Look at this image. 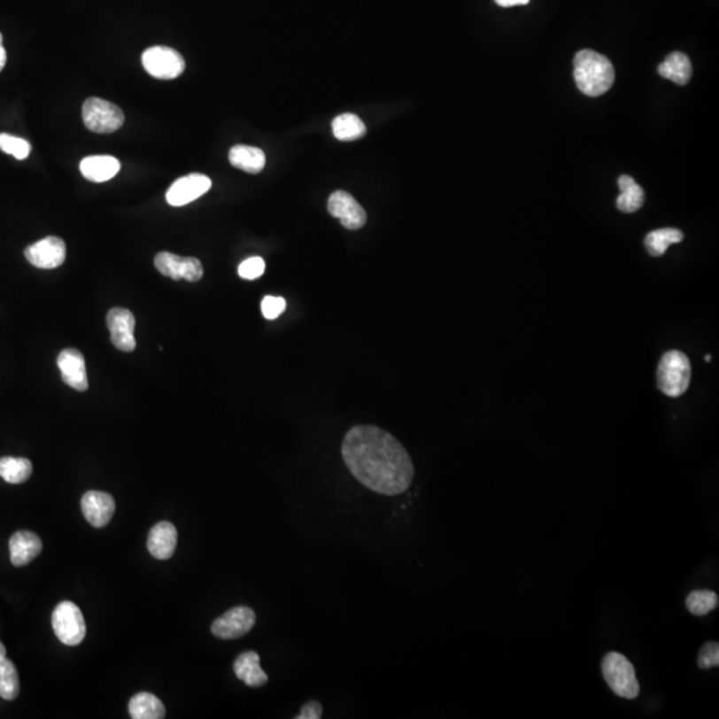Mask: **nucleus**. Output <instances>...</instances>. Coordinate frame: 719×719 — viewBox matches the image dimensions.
Here are the masks:
<instances>
[{"mask_svg": "<svg viewBox=\"0 0 719 719\" xmlns=\"http://www.w3.org/2000/svg\"><path fill=\"white\" fill-rule=\"evenodd\" d=\"M684 240V234L676 228H662L655 229V231L647 234L645 239V247L650 255L658 258V256L665 255L666 250L671 244H676Z\"/></svg>", "mask_w": 719, "mask_h": 719, "instance_id": "nucleus-26", "label": "nucleus"}, {"mask_svg": "<svg viewBox=\"0 0 719 719\" xmlns=\"http://www.w3.org/2000/svg\"><path fill=\"white\" fill-rule=\"evenodd\" d=\"M7 63V52L4 47V36L0 34V73L4 70Z\"/></svg>", "mask_w": 719, "mask_h": 719, "instance_id": "nucleus-35", "label": "nucleus"}, {"mask_svg": "<svg viewBox=\"0 0 719 719\" xmlns=\"http://www.w3.org/2000/svg\"><path fill=\"white\" fill-rule=\"evenodd\" d=\"M0 150L10 153L18 160H25L31 152V144L27 140L12 136L9 134L0 135Z\"/></svg>", "mask_w": 719, "mask_h": 719, "instance_id": "nucleus-29", "label": "nucleus"}, {"mask_svg": "<svg viewBox=\"0 0 719 719\" xmlns=\"http://www.w3.org/2000/svg\"><path fill=\"white\" fill-rule=\"evenodd\" d=\"M213 187L210 177L202 174H191L180 177L169 187L166 202L172 207H183L207 194Z\"/></svg>", "mask_w": 719, "mask_h": 719, "instance_id": "nucleus-10", "label": "nucleus"}, {"mask_svg": "<svg viewBox=\"0 0 719 719\" xmlns=\"http://www.w3.org/2000/svg\"><path fill=\"white\" fill-rule=\"evenodd\" d=\"M229 161L235 168L256 174L263 171L267 158L266 153L260 148L239 144L229 151Z\"/></svg>", "mask_w": 719, "mask_h": 719, "instance_id": "nucleus-20", "label": "nucleus"}, {"mask_svg": "<svg viewBox=\"0 0 719 719\" xmlns=\"http://www.w3.org/2000/svg\"><path fill=\"white\" fill-rule=\"evenodd\" d=\"M52 628L55 636L67 646H76L83 642L87 628L83 613L78 605L71 601H63L55 607L52 613Z\"/></svg>", "mask_w": 719, "mask_h": 719, "instance_id": "nucleus-5", "label": "nucleus"}, {"mask_svg": "<svg viewBox=\"0 0 719 719\" xmlns=\"http://www.w3.org/2000/svg\"><path fill=\"white\" fill-rule=\"evenodd\" d=\"M287 308V301L279 296H266L261 301V312L268 320H274Z\"/></svg>", "mask_w": 719, "mask_h": 719, "instance_id": "nucleus-32", "label": "nucleus"}, {"mask_svg": "<svg viewBox=\"0 0 719 719\" xmlns=\"http://www.w3.org/2000/svg\"><path fill=\"white\" fill-rule=\"evenodd\" d=\"M155 267L163 276L171 277L174 282L184 279L197 282L205 274L203 264L197 258H180L171 252H160L156 255Z\"/></svg>", "mask_w": 719, "mask_h": 719, "instance_id": "nucleus-9", "label": "nucleus"}, {"mask_svg": "<svg viewBox=\"0 0 719 719\" xmlns=\"http://www.w3.org/2000/svg\"><path fill=\"white\" fill-rule=\"evenodd\" d=\"M658 388L669 398H679L686 392L692 380V366L681 351H669L661 359L657 372Z\"/></svg>", "mask_w": 719, "mask_h": 719, "instance_id": "nucleus-3", "label": "nucleus"}, {"mask_svg": "<svg viewBox=\"0 0 719 719\" xmlns=\"http://www.w3.org/2000/svg\"><path fill=\"white\" fill-rule=\"evenodd\" d=\"M33 475L30 460L22 457H2L0 459V477L9 483H26Z\"/></svg>", "mask_w": 719, "mask_h": 719, "instance_id": "nucleus-25", "label": "nucleus"}, {"mask_svg": "<svg viewBox=\"0 0 719 719\" xmlns=\"http://www.w3.org/2000/svg\"><path fill=\"white\" fill-rule=\"evenodd\" d=\"M177 545V530L168 521H161L151 529L147 548L151 556L158 560H168L174 556Z\"/></svg>", "mask_w": 719, "mask_h": 719, "instance_id": "nucleus-16", "label": "nucleus"}, {"mask_svg": "<svg viewBox=\"0 0 719 719\" xmlns=\"http://www.w3.org/2000/svg\"><path fill=\"white\" fill-rule=\"evenodd\" d=\"M81 512L94 528H103L113 517L115 499L104 491H87L81 499Z\"/></svg>", "mask_w": 719, "mask_h": 719, "instance_id": "nucleus-15", "label": "nucleus"}, {"mask_svg": "<svg viewBox=\"0 0 719 719\" xmlns=\"http://www.w3.org/2000/svg\"><path fill=\"white\" fill-rule=\"evenodd\" d=\"M602 674L612 692L618 697L634 700L639 694V682L637 679L633 663L617 652L607 653L602 661Z\"/></svg>", "mask_w": 719, "mask_h": 719, "instance_id": "nucleus-4", "label": "nucleus"}, {"mask_svg": "<svg viewBox=\"0 0 719 719\" xmlns=\"http://www.w3.org/2000/svg\"><path fill=\"white\" fill-rule=\"evenodd\" d=\"M719 665V644L718 642H707L703 645L698 655V666L703 670L716 668Z\"/></svg>", "mask_w": 719, "mask_h": 719, "instance_id": "nucleus-30", "label": "nucleus"}, {"mask_svg": "<svg viewBox=\"0 0 719 719\" xmlns=\"http://www.w3.org/2000/svg\"><path fill=\"white\" fill-rule=\"evenodd\" d=\"M349 472L369 491L398 496L414 483V467L403 444L382 428L356 425L341 445Z\"/></svg>", "mask_w": 719, "mask_h": 719, "instance_id": "nucleus-1", "label": "nucleus"}, {"mask_svg": "<svg viewBox=\"0 0 719 719\" xmlns=\"http://www.w3.org/2000/svg\"><path fill=\"white\" fill-rule=\"evenodd\" d=\"M63 382L73 390L84 392L89 390L86 360L78 349L67 348L60 352L57 360Z\"/></svg>", "mask_w": 719, "mask_h": 719, "instance_id": "nucleus-14", "label": "nucleus"}, {"mask_svg": "<svg viewBox=\"0 0 719 719\" xmlns=\"http://www.w3.org/2000/svg\"><path fill=\"white\" fill-rule=\"evenodd\" d=\"M128 708L134 719H161L166 716L163 702L151 692H137L129 700Z\"/></svg>", "mask_w": 719, "mask_h": 719, "instance_id": "nucleus-23", "label": "nucleus"}, {"mask_svg": "<svg viewBox=\"0 0 719 719\" xmlns=\"http://www.w3.org/2000/svg\"><path fill=\"white\" fill-rule=\"evenodd\" d=\"M234 671L240 681L251 687H261L268 682V676L261 669L260 657L256 652H245L236 658Z\"/></svg>", "mask_w": 719, "mask_h": 719, "instance_id": "nucleus-19", "label": "nucleus"}, {"mask_svg": "<svg viewBox=\"0 0 719 719\" xmlns=\"http://www.w3.org/2000/svg\"><path fill=\"white\" fill-rule=\"evenodd\" d=\"M658 73L679 86L689 83L692 75V66L689 57L684 52H673L658 67Z\"/></svg>", "mask_w": 719, "mask_h": 719, "instance_id": "nucleus-21", "label": "nucleus"}, {"mask_svg": "<svg viewBox=\"0 0 719 719\" xmlns=\"http://www.w3.org/2000/svg\"><path fill=\"white\" fill-rule=\"evenodd\" d=\"M494 2L501 7H514L525 6L530 0H494Z\"/></svg>", "mask_w": 719, "mask_h": 719, "instance_id": "nucleus-34", "label": "nucleus"}, {"mask_svg": "<svg viewBox=\"0 0 719 719\" xmlns=\"http://www.w3.org/2000/svg\"><path fill=\"white\" fill-rule=\"evenodd\" d=\"M615 78V67L604 55L591 50L576 55L575 81L583 94L601 97L612 89Z\"/></svg>", "mask_w": 719, "mask_h": 719, "instance_id": "nucleus-2", "label": "nucleus"}, {"mask_svg": "<svg viewBox=\"0 0 719 719\" xmlns=\"http://www.w3.org/2000/svg\"><path fill=\"white\" fill-rule=\"evenodd\" d=\"M328 211L333 218L338 219L343 227L349 231H357L366 226V210L348 192H333L328 200Z\"/></svg>", "mask_w": 719, "mask_h": 719, "instance_id": "nucleus-11", "label": "nucleus"}, {"mask_svg": "<svg viewBox=\"0 0 719 719\" xmlns=\"http://www.w3.org/2000/svg\"><path fill=\"white\" fill-rule=\"evenodd\" d=\"M66 255H67L66 243L60 237L55 236L34 243L25 251L26 259L34 267L41 269L58 268L65 263Z\"/></svg>", "mask_w": 719, "mask_h": 719, "instance_id": "nucleus-12", "label": "nucleus"}, {"mask_svg": "<svg viewBox=\"0 0 719 719\" xmlns=\"http://www.w3.org/2000/svg\"><path fill=\"white\" fill-rule=\"evenodd\" d=\"M107 325L113 345L123 352L136 348L135 340V316L126 308H112L107 314Z\"/></svg>", "mask_w": 719, "mask_h": 719, "instance_id": "nucleus-13", "label": "nucleus"}, {"mask_svg": "<svg viewBox=\"0 0 719 719\" xmlns=\"http://www.w3.org/2000/svg\"><path fill=\"white\" fill-rule=\"evenodd\" d=\"M322 716V706L319 700H309L301 707L296 719H320Z\"/></svg>", "mask_w": 719, "mask_h": 719, "instance_id": "nucleus-33", "label": "nucleus"}, {"mask_svg": "<svg viewBox=\"0 0 719 719\" xmlns=\"http://www.w3.org/2000/svg\"><path fill=\"white\" fill-rule=\"evenodd\" d=\"M144 70L151 76L161 81L179 78L186 70L183 57L174 49L164 46L150 47L142 55Z\"/></svg>", "mask_w": 719, "mask_h": 719, "instance_id": "nucleus-7", "label": "nucleus"}, {"mask_svg": "<svg viewBox=\"0 0 719 719\" xmlns=\"http://www.w3.org/2000/svg\"><path fill=\"white\" fill-rule=\"evenodd\" d=\"M120 171V161L113 156H89L81 163L83 176L94 183H104L112 179Z\"/></svg>", "mask_w": 719, "mask_h": 719, "instance_id": "nucleus-18", "label": "nucleus"}, {"mask_svg": "<svg viewBox=\"0 0 719 719\" xmlns=\"http://www.w3.org/2000/svg\"><path fill=\"white\" fill-rule=\"evenodd\" d=\"M255 623L256 615L251 607H236L215 620L211 630L218 638L236 639L250 633Z\"/></svg>", "mask_w": 719, "mask_h": 719, "instance_id": "nucleus-8", "label": "nucleus"}, {"mask_svg": "<svg viewBox=\"0 0 719 719\" xmlns=\"http://www.w3.org/2000/svg\"><path fill=\"white\" fill-rule=\"evenodd\" d=\"M718 596L711 591H694L687 596L686 607L695 617H703L718 607Z\"/></svg>", "mask_w": 719, "mask_h": 719, "instance_id": "nucleus-28", "label": "nucleus"}, {"mask_svg": "<svg viewBox=\"0 0 719 719\" xmlns=\"http://www.w3.org/2000/svg\"><path fill=\"white\" fill-rule=\"evenodd\" d=\"M618 187L621 191L620 197H617L618 210L625 213H637L645 202V192L642 187L637 184L636 180L629 174H622L618 179Z\"/></svg>", "mask_w": 719, "mask_h": 719, "instance_id": "nucleus-22", "label": "nucleus"}, {"mask_svg": "<svg viewBox=\"0 0 719 719\" xmlns=\"http://www.w3.org/2000/svg\"><path fill=\"white\" fill-rule=\"evenodd\" d=\"M6 652H7L6 646H4V645L2 644V642H0V660H4V658H6Z\"/></svg>", "mask_w": 719, "mask_h": 719, "instance_id": "nucleus-36", "label": "nucleus"}, {"mask_svg": "<svg viewBox=\"0 0 719 719\" xmlns=\"http://www.w3.org/2000/svg\"><path fill=\"white\" fill-rule=\"evenodd\" d=\"M332 131L341 142H353L366 135V124L353 113H343L332 121Z\"/></svg>", "mask_w": 719, "mask_h": 719, "instance_id": "nucleus-24", "label": "nucleus"}, {"mask_svg": "<svg viewBox=\"0 0 719 719\" xmlns=\"http://www.w3.org/2000/svg\"><path fill=\"white\" fill-rule=\"evenodd\" d=\"M20 692L19 676L12 661L0 660V697L6 700H17Z\"/></svg>", "mask_w": 719, "mask_h": 719, "instance_id": "nucleus-27", "label": "nucleus"}, {"mask_svg": "<svg viewBox=\"0 0 719 719\" xmlns=\"http://www.w3.org/2000/svg\"><path fill=\"white\" fill-rule=\"evenodd\" d=\"M42 539L33 531H17L10 539V557L14 567H26L41 554Z\"/></svg>", "mask_w": 719, "mask_h": 719, "instance_id": "nucleus-17", "label": "nucleus"}, {"mask_svg": "<svg viewBox=\"0 0 719 719\" xmlns=\"http://www.w3.org/2000/svg\"><path fill=\"white\" fill-rule=\"evenodd\" d=\"M83 120L95 134H112L123 127L124 113L107 100L89 97L83 104Z\"/></svg>", "mask_w": 719, "mask_h": 719, "instance_id": "nucleus-6", "label": "nucleus"}, {"mask_svg": "<svg viewBox=\"0 0 719 719\" xmlns=\"http://www.w3.org/2000/svg\"><path fill=\"white\" fill-rule=\"evenodd\" d=\"M266 272V261L261 258H251L239 266L240 277L245 280L259 279Z\"/></svg>", "mask_w": 719, "mask_h": 719, "instance_id": "nucleus-31", "label": "nucleus"}]
</instances>
